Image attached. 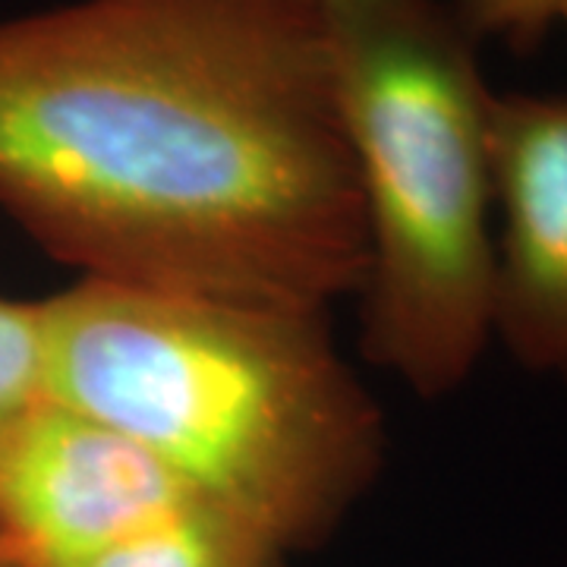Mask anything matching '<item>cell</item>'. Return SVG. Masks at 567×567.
Returning <instances> with one entry per match:
<instances>
[{
	"label": "cell",
	"instance_id": "3",
	"mask_svg": "<svg viewBox=\"0 0 567 567\" xmlns=\"http://www.w3.org/2000/svg\"><path fill=\"white\" fill-rule=\"evenodd\" d=\"M363 212L365 353L423 398L492 338V92L461 20L429 0H328Z\"/></svg>",
	"mask_w": 567,
	"mask_h": 567
},
{
	"label": "cell",
	"instance_id": "2",
	"mask_svg": "<svg viewBox=\"0 0 567 567\" xmlns=\"http://www.w3.org/2000/svg\"><path fill=\"white\" fill-rule=\"evenodd\" d=\"M39 303L41 394L117 429L287 555L385 464V420L324 312L76 281Z\"/></svg>",
	"mask_w": 567,
	"mask_h": 567
},
{
	"label": "cell",
	"instance_id": "9",
	"mask_svg": "<svg viewBox=\"0 0 567 567\" xmlns=\"http://www.w3.org/2000/svg\"><path fill=\"white\" fill-rule=\"evenodd\" d=\"M0 567H20L17 565V558L7 551V546H3V543H0Z\"/></svg>",
	"mask_w": 567,
	"mask_h": 567
},
{
	"label": "cell",
	"instance_id": "10",
	"mask_svg": "<svg viewBox=\"0 0 567 567\" xmlns=\"http://www.w3.org/2000/svg\"><path fill=\"white\" fill-rule=\"evenodd\" d=\"M565 22H567V17H565Z\"/></svg>",
	"mask_w": 567,
	"mask_h": 567
},
{
	"label": "cell",
	"instance_id": "8",
	"mask_svg": "<svg viewBox=\"0 0 567 567\" xmlns=\"http://www.w3.org/2000/svg\"><path fill=\"white\" fill-rule=\"evenodd\" d=\"M565 17L567 0H461L457 20L470 35H495L527 48Z\"/></svg>",
	"mask_w": 567,
	"mask_h": 567
},
{
	"label": "cell",
	"instance_id": "1",
	"mask_svg": "<svg viewBox=\"0 0 567 567\" xmlns=\"http://www.w3.org/2000/svg\"><path fill=\"white\" fill-rule=\"evenodd\" d=\"M0 212L80 281L306 312L357 297L328 0L0 20Z\"/></svg>",
	"mask_w": 567,
	"mask_h": 567
},
{
	"label": "cell",
	"instance_id": "6",
	"mask_svg": "<svg viewBox=\"0 0 567 567\" xmlns=\"http://www.w3.org/2000/svg\"><path fill=\"white\" fill-rule=\"evenodd\" d=\"M287 551L221 507L189 502L89 567H284Z\"/></svg>",
	"mask_w": 567,
	"mask_h": 567
},
{
	"label": "cell",
	"instance_id": "5",
	"mask_svg": "<svg viewBox=\"0 0 567 567\" xmlns=\"http://www.w3.org/2000/svg\"><path fill=\"white\" fill-rule=\"evenodd\" d=\"M492 334L567 385V95L492 99Z\"/></svg>",
	"mask_w": 567,
	"mask_h": 567
},
{
	"label": "cell",
	"instance_id": "4",
	"mask_svg": "<svg viewBox=\"0 0 567 567\" xmlns=\"http://www.w3.org/2000/svg\"><path fill=\"white\" fill-rule=\"evenodd\" d=\"M189 502L148 451L44 394L0 432V543L20 567H89Z\"/></svg>",
	"mask_w": 567,
	"mask_h": 567
},
{
	"label": "cell",
	"instance_id": "7",
	"mask_svg": "<svg viewBox=\"0 0 567 567\" xmlns=\"http://www.w3.org/2000/svg\"><path fill=\"white\" fill-rule=\"evenodd\" d=\"M41 401L39 303L0 297V432Z\"/></svg>",
	"mask_w": 567,
	"mask_h": 567
}]
</instances>
